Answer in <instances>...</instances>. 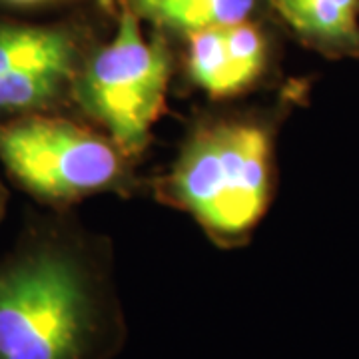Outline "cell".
<instances>
[{
    "label": "cell",
    "instance_id": "277c9868",
    "mask_svg": "<svg viewBox=\"0 0 359 359\" xmlns=\"http://www.w3.org/2000/svg\"><path fill=\"white\" fill-rule=\"evenodd\" d=\"M0 164L16 188L46 210H70L96 194L130 196V158L102 130L70 114L0 122Z\"/></svg>",
    "mask_w": 359,
    "mask_h": 359
},
{
    "label": "cell",
    "instance_id": "8992f818",
    "mask_svg": "<svg viewBox=\"0 0 359 359\" xmlns=\"http://www.w3.org/2000/svg\"><path fill=\"white\" fill-rule=\"evenodd\" d=\"M282 30L276 16H264L190 32L178 39L184 76L212 100L244 96L276 70Z\"/></svg>",
    "mask_w": 359,
    "mask_h": 359
},
{
    "label": "cell",
    "instance_id": "52a82bcc",
    "mask_svg": "<svg viewBox=\"0 0 359 359\" xmlns=\"http://www.w3.org/2000/svg\"><path fill=\"white\" fill-rule=\"evenodd\" d=\"M283 32L325 60H359V0H269Z\"/></svg>",
    "mask_w": 359,
    "mask_h": 359
},
{
    "label": "cell",
    "instance_id": "ba28073f",
    "mask_svg": "<svg viewBox=\"0 0 359 359\" xmlns=\"http://www.w3.org/2000/svg\"><path fill=\"white\" fill-rule=\"evenodd\" d=\"M154 30L178 40L190 32L273 16L269 0H122Z\"/></svg>",
    "mask_w": 359,
    "mask_h": 359
},
{
    "label": "cell",
    "instance_id": "3957f363",
    "mask_svg": "<svg viewBox=\"0 0 359 359\" xmlns=\"http://www.w3.org/2000/svg\"><path fill=\"white\" fill-rule=\"evenodd\" d=\"M172 42L160 30L146 36L140 16L118 0L112 36L94 44L78 74L72 112L102 130L130 160L148 148L166 112L176 66Z\"/></svg>",
    "mask_w": 359,
    "mask_h": 359
},
{
    "label": "cell",
    "instance_id": "30bf717a",
    "mask_svg": "<svg viewBox=\"0 0 359 359\" xmlns=\"http://www.w3.org/2000/svg\"><path fill=\"white\" fill-rule=\"evenodd\" d=\"M6 204H8V192L2 186V182H0V222H2L4 214H6Z\"/></svg>",
    "mask_w": 359,
    "mask_h": 359
},
{
    "label": "cell",
    "instance_id": "9c48e42d",
    "mask_svg": "<svg viewBox=\"0 0 359 359\" xmlns=\"http://www.w3.org/2000/svg\"><path fill=\"white\" fill-rule=\"evenodd\" d=\"M88 0H0V8L16 13H36L48 8H68V6H86Z\"/></svg>",
    "mask_w": 359,
    "mask_h": 359
},
{
    "label": "cell",
    "instance_id": "6da1fadb",
    "mask_svg": "<svg viewBox=\"0 0 359 359\" xmlns=\"http://www.w3.org/2000/svg\"><path fill=\"white\" fill-rule=\"evenodd\" d=\"M68 212L42 208L0 254V359H114L126 346L112 250Z\"/></svg>",
    "mask_w": 359,
    "mask_h": 359
},
{
    "label": "cell",
    "instance_id": "5b68a950",
    "mask_svg": "<svg viewBox=\"0 0 359 359\" xmlns=\"http://www.w3.org/2000/svg\"><path fill=\"white\" fill-rule=\"evenodd\" d=\"M86 6L46 22L0 14V122L72 112L78 74L102 39Z\"/></svg>",
    "mask_w": 359,
    "mask_h": 359
},
{
    "label": "cell",
    "instance_id": "7a4b0ae2",
    "mask_svg": "<svg viewBox=\"0 0 359 359\" xmlns=\"http://www.w3.org/2000/svg\"><path fill=\"white\" fill-rule=\"evenodd\" d=\"M308 90V80H297L271 108L198 120L174 164L154 182L156 198L190 214L219 248L244 245L273 198L280 126Z\"/></svg>",
    "mask_w": 359,
    "mask_h": 359
}]
</instances>
